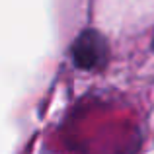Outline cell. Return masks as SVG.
<instances>
[{"label": "cell", "instance_id": "6da1fadb", "mask_svg": "<svg viewBox=\"0 0 154 154\" xmlns=\"http://www.w3.org/2000/svg\"><path fill=\"white\" fill-rule=\"evenodd\" d=\"M107 41L96 29H84L72 43V60L78 68L96 70V68H102L107 63Z\"/></svg>", "mask_w": 154, "mask_h": 154}]
</instances>
